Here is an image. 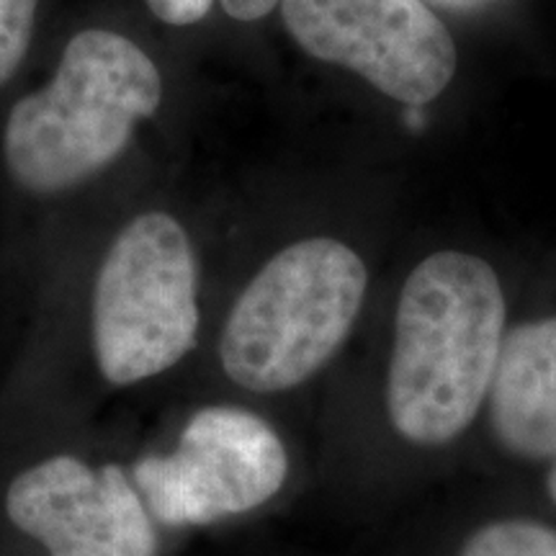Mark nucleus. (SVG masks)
I'll use <instances>...</instances> for the list:
<instances>
[{
  "instance_id": "nucleus-1",
  "label": "nucleus",
  "mask_w": 556,
  "mask_h": 556,
  "mask_svg": "<svg viewBox=\"0 0 556 556\" xmlns=\"http://www.w3.org/2000/svg\"><path fill=\"white\" fill-rule=\"evenodd\" d=\"M507 325L503 278L490 261L462 248L422 255L402 281L371 379L325 392L332 482L374 503L469 456Z\"/></svg>"
},
{
  "instance_id": "nucleus-2",
  "label": "nucleus",
  "mask_w": 556,
  "mask_h": 556,
  "mask_svg": "<svg viewBox=\"0 0 556 556\" xmlns=\"http://www.w3.org/2000/svg\"><path fill=\"white\" fill-rule=\"evenodd\" d=\"M371 268L351 242L309 235L278 248L229 304L217 366L245 405L287 422L315 397L364 315Z\"/></svg>"
},
{
  "instance_id": "nucleus-3",
  "label": "nucleus",
  "mask_w": 556,
  "mask_h": 556,
  "mask_svg": "<svg viewBox=\"0 0 556 556\" xmlns=\"http://www.w3.org/2000/svg\"><path fill=\"white\" fill-rule=\"evenodd\" d=\"M163 103V75L135 39L111 29L73 34L45 86L5 116L3 165L31 197H60L124 155Z\"/></svg>"
},
{
  "instance_id": "nucleus-4",
  "label": "nucleus",
  "mask_w": 556,
  "mask_h": 556,
  "mask_svg": "<svg viewBox=\"0 0 556 556\" xmlns=\"http://www.w3.org/2000/svg\"><path fill=\"white\" fill-rule=\"evenodd\" d=\"M201 270L193 240L168 212L124 225L103 255L90 299V340L103 381L144 384L197 351Z\"/></svg>"
},
{
  "instance_id": "nucleus-5",
  "label": "nucleus",
  "mask_w": 556,
  "mask_h": 556,
  "mask_svg": "<svg viewBox=\"0 0 556 556\" xmlns=\"http://www.w3.org/2000/svg\"><path fill=\"white\" fill-rule=\"evenodd\" d=\"M131 482L155 523L184 531L274 510L302 475L287 422L245 402L191 413L176 446L137 458Z\"/></svg>"
},
{
  "instance_id": "nucleus-6",
  "label": "nucleus",
  "mask_w": 556,
  "mask_h": 556,
  "mask_svg": "<svg viewBox=\"0 0 556 556\" xmlns=\"http://www.w3.org/2000/svg\"><path fill=\"white\" fill-rule=\"evenodd\" d=\"M281 18L309 58L407 106L435 101L456 75V41L422 0H281Z\"/></svg>"
},
{
  "instance_id": "nucleus-7",
  "label": "nucleus",
  "mask_w": 556,
  "mask_h": 556,
  "mask_svg": "<svg viewBox=\"0 0 556 556\" xmlns=\"http://www.w3.org/2000/svg\"><path fill=\"white\" fill-rule=\"evenodd\" d=\"M9 520L50 556H157V523L122 464L39 462L5 492Z\"/></svg>"
},
{
  "instance_id": "nucleus-8",
  "label": "nucleus",
  "mask_w": 556,
  "mask_h": 556,
  "mask_svg": "<svg viewBox=\"0 0 556 556\" xmlns=\"http://www.w3.org/2000/svg\"><path fill=\"white\" fill-rule=\"evenodd\" d=\"M516 464L556 462V312L507 325L475 451Z\"/></svg>"
},
{
  "instance_id": "nucleus-9",
  "label": "nucleus",
  "mask_w": 556,
  "mask_h": 556,
  "mask_svg": "<svg viewBox=\"0 0 556 556\" xmlns=\"http://www.w3.org/2000/svg\"><path fill=\"white\" fill-rule=\"evenodd\" d=\"M443 556H556V528L510 513L479 516L448 541Z\"/></svg>"
},
{
  "instance_id": "nucleus-10",
  "label": "nucleus",
  "mask_w": 556,
  "mask_h": 556,
  "mask_svg": "<svg viewBox=\"0 0 556 556\" xmlns=\"http://www.w3.org/2000/svg\"><path fill=\"white\" fill-rule=\"evenodd\" d=\"M41 0H0V88L9 86L29 58Z\"/></svg>"
},
{
  "instance_id": "nucleus-11",
  "label": "nucleus",
  "mask_w": 556,
  "mask_h": 556,
  "mask_svg": "<svg viewBox=\"0 0 556 556\" xmlns=\"http://www.w3.org/2000/svg\"><path fill=\"white\" fill-rule=\"evenodd\" d=\"M144 5L157 21L184 29V26L204 21L214 5H219L229 18L250 24V21H261L268 13H274L276 5H281V0H144Z\"/></svg>"
},
{
  "instance_id": "nucleus-12",
  "label": "nucleus",
  "mask_w": 556,
  "mask_h": 556,
  "mask_svg": "<svg viewBox=\"0 0 556 556\" xmlns=\"http://www.w3.org/2000/svg\"><path fill=\"white\" fill-rule=\"evenodd\" d=\"M544 486H546V495L552 503L556 505V462L548 464L546 469V479H544Z\"/></svg>"
}]
</instances>
